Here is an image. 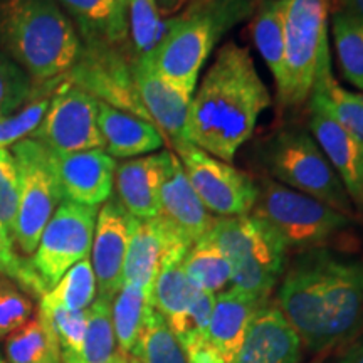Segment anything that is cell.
Masks as SVG:
<instances>
[{"instance_id": "1", "label": "cell", "mask_w": 363, "mask_h": 363, "mask_svg": "<svg viewBox=\"0 0 363 363\" xmlns=\"http://www.w3.org/2000/svg\"><path fill=\"white\" fill-rule=\"evenodd\" d=\"M276 301L301 343L325 352L363 323V261L328 247L301 251L286 264Z\"/></svg>"}, {"instance_id": "2", "label": "cell", "mask_w": 363, "mask_h": 363, "mask_svg": "<svg viewBox=\"0 0 363 363\" xmlns=\"http://www.w3.org/2000/svg\"><path fill=\"white\" fill-rule=\"evenodd\" d=\"M269 106L271 94L249 49L227 43L194 91L189 116L190 143L222 162H233Z\"/></svg>"}, {"instance_id": "3", "label": "cell", "mask_w": 363, "mask_h": 363, "mask_svg": "<svg viewBox=\"0 0 363 363\" xmlns=\"http://www.w3.org/2000/svg\"><path fill=\"white\" fill-rule=\"evenodd\" d=\"M0 51L43 86L71 71L81 39L54 0H0Z\"/></svg>"}, {"instance_id": "4", "label": "cell", "mask_w": 363, "mask_h": 363, "mask_svg": "<svg viewBox=\"0 0 363 363\" xmlns=\"http://www.w3.org/2000/svg\"><path fill=\"white\" fill-rule=\"evenodd\" d=\"M259 0H192L179 16L172 17L165 40L152 62L167 79L190 91L208 54L230 27L252 16Z\"/></svg>"}, {"instance_id": "5", "label": "cell", "mask_w": 363, "mask_h": 363, "mask_svg": "<svg viewBox=\"0 0 363 363\" xmlns=\"http://www.w3.org/2000/svg\"><path fill=\"white\" fill-rule=\"evenodd\" d=\"M328 0H284V72L276 88L283 110L299 108L330 78Z\"/></svg>"}, {"instance_id": "6", "label": "cell", "mask_w": 363, "mask_h": 363, "mask_svg": "<svg viewBox=\"0 0 363 363\" xmlns=\"http://www.w3.org/2000/svg\"><path fill=\"white\" fill-rule=\"evenodd\" d=\"M225 254L235 293L266 303L286 269L288 247L264 220L247 214L219 217L207 233Z\"/></svg>"}, {"instance_id": "7", "label": "cell", "mask_w": 363, "mask_h": 363, "mask_svg": "<svg viewBox=\"0 0 363 363\" xmlns=\"http://www.w3.org/2000/svg\"><path fill=\"white\" fill-rule=\"evenodd\" d=\"M262 160L284 187L315 197L342 214H350L352 199L308 130L281 128L266 142Z\"/></svg>"}, {"instance_id": "8", "label": "cell", "mask_w": 363, "mask_h": 363, "mask_svg": "<svg viewBox=\"0 0 363 363\" xmlns=\"http://www.w3.org/2000/svg\"><path fill=\"white\" fill-rule=\"evenodd\" d=\"M251 214L264 220L286 247L299 251L325 247L333 235L352 225L350 217L328 203L267 179L257 185Z\"/></svg>"}, {"instance_id": "9", "label": "cell", "mask_w": 363, "mask_h": 363, "mask_svg": "<svg viewBox=\"0 0 363 363\" xmlns=\"http://www.w3.org/2000/svg\"><path fill=\"white\" fill-rule=\"evenodd\" d=\"M11 152L19 172V211L12 240L21 256L30 257L65 197L57 179L56 157L43 143L24 138L11 147Z\"/></svg>"}, {"instance_id": "10", "label": "cell", "mask_w": 363, "mask_h": 363, "mask_svg": "<svg viewBox=\"0 0 363 363\" xmlns=\"http://www.w3.org/2000/svg\"><path fill=\"white\" fill-rule=\"evenodd\" d=\"M96 219L98 207L71 201L59 203L40 235L38 247L29 257V264L43 283L45 293L54 288L72 266L89 257Z\"/></svg>"}, {"instance_id": "11", "label": "cell", "mask_w": 363, "mask_h": 363, "mask_svg": "<svg viewBox=\"0 0 363 363\" xmlns=\"http://www.w3.org/2000/svg\"><path fill=\"white\" fill-rule=\"evenodd\" d=\"M99 101L69 81L59 83L45 116L30 135L54 155L104 148L98 125Z\"/></svg>"}, {"instance_id": "12", "label": "cell", "mask_w": 363, "mask_h": 363, "mask_svg": "<svg viewBox=\"0 0 363 363\" xmlns=\"http://www.w3.org/2000/svg\"><path fill=\"white\" fill-rule=\"evenodd\" d=\"M175 152L208 212L219 217L251 214L257 197V184L251 177L190 142L177 147Z\"/></svg>"}, {"instance_id": "13", "label": "cell", "mask_w": 363, "mask_h": 363, "mask_svg": "<svg viewBox=\"0 0 363 363\" xmlns=\"http://www.w3.org/2000/svg\"><path fill=\"white\" fill-rule=\"evenodd\" d=\"M66 76L69 83L89 93L98 101L150 121L136 93L131 61L125 49L81 45L78 61Z\"/></svg>"}, {"instance_id": "14", "label": "cell", "mask_w": 363, "mask_h": 363, "mask_svg": "<svg viewBox=\"0 0 363 363\" xmlns=\"http://www.w3.org/2000/svg\"><path fill=\"white\" fill-rule=\"evenodd\" d=\"M190 247L192 244L160 216L153 219L131 217L123 284H138L152 293L160 267L170 261H184Z\"/></svg>"}, {"instance_id": "15", "label": "cell", "mask_w": 363, "mask_h": 363, "mask_svg": "<svg viewBox=\"0 0 363 363\" xmlns=\"http://www.w3.org/2000/svg\"><path fill=\"white\" fill-rule=\"evenodd\" d=\"M131 71L136 93L150 121L174 148L189 143V116L194 91L167 79L150 61L131 62Z\"/></svg>"}, {"instance_id": "16", "label": "cell", "mask_w": 363, "mask_h": 363, "mask_svg": "<svg viewBox=\"0 0 363 363\" xmlns=\"http://www.w3.org/2000/svg\"><path fill=\"white\" fill-rule=\"evenodd\" d=\"M131 216L111 195L98 211L91 246V266L96 278L98 296L113 301L123 286V266L128 249Z\"/></svg>"}, {"instance_id": "17", "label": "cell", "mask_w": 363, "mask_h": 363, "mask_svg": "<svg viewBox=\"0 0 363 363\" xmlns=\"http://www.w3.org/2000/svg\"><path fill=\"white\" fill-rule=\"evenodd\" d=\"M54 157L65 201L98 207L111 197L118 163L106 150L94 148Z\"/></svg>"}, {"instance_id": "18", "label": "cell", "mask_w": 363, "mask_h": 363, "mask_svg": "<svg viewBox=\"0 0 363 363\" xmlns=\"http://www.w3.org/2000/svg\"><path fill=\"white\" fill-rule=\"evenodd\" d=\"M310 133L342 180L348 197L363 206V140L323 108L310 106Z\"/></svg>"}, {"instance_id": "19", "label": "cell", "mask_w": 363, "mask_h": 363, "mask_svg": "<svg viewBox=\"0 0 363 363\" xmlns=\"http://www.w3.org/2000/svg\"><path fill=\"white\" fill-rule=\"evenodd\" d=\"M301 340L278 305L262 303L254 313L233 363H298Z\"/></svg>"}, {"instance_id": "20", "label": "cell", "mask_w": 363, "mask_h": 363, "mask_svg": "<svg viewBox=\"0 0 363 363\" xmlns=\"http://www.w3.org/2000/svg\"><path fill=\"white\" fill-rule=\"evenodd\" d=\"M170 150L130 158L116 167V199L136 219H153L160 214V192L169 172Z\"/></svg>"}, {"instance_id": "21", "label": "cell", "mask_w": 363, "mask_h": 363, "mask_svg": "<svg viewBox=\"0 0 363 363\" xmlns=\"http://www.w3.org/2000/svg\"><path fill=\"white\" fill-rule=\"evenodd\" d=\"M74 26L84 48L128 51V0H54Z\"/></svg>"}, {"instance_id": "22", "label": "cell", "mask_w": 363, "mask_h": 363, "mask_svg": "<svg viewBox=\"0 0 363 363\" xmlns=\"http://www.w3.org/2000/svg\"><path fill=\"white\" fill-rule=\"evenodd\" d=\"M158 216L169 222L192 246L211 230L216 220L199 199V195L195 194L175 153L172 155L169 172H167L165 182L162 185L160 214Z\"/></svg>"}, {"instance_id": "23", "label": "cell", "mask_w": 363, "mask_h": 363, "mask_svg": "<svg viewBox=\"0 0 363 363\" xmlns=\"http://www.w3.org/2000/svg\"><path fill=\"white\" fill-rule=\"evenodd\" d=\"M98 125L104 150L113 158L143 157L162 148L163 136L152 121L99 101Z\"/></svg>"}, {"instance_id": "24", "label": "cell", "mask_w": 363, "mask_h": 363, "mask_svg": "<svg viewBox=\"0 0 363 363\" xmlns=\"http://www.w3.org/2000/svg\"><path fill=\"white\" fill-rule=\"evenodd\" d=\"M261 305L262 303L235 293L234 289H227L216 296L207 328V340L220 352L227 363L234 362L254 313Z\"/></svg>"}, {"instance_id": "25", "label": "cell", "mask_w": 363, "mask_h": 363, "mask_svg": "<svg viewBox=\"0 0 363 363\" xmlns=\"http://www.w3.org/2000/svg\"><path fill=\"white\" fill-rule=\"evenodd\" d=\"M249 30L278 88L284 72V0H259Z\"/></svg>"}, {"instance_id": "26", "label": "cell", "mask_w": 363, "mask_h": 363, "mask_svg": "<svg viewBox=\"0 0 363 363\" xmlns=\"http://www.w3.org/2000/svg\"><path fill=\"white\" fill-rule=\"evenodd\" d=\"M172 26L158 0H128V56L131 62L152 61Z\"/></svg>"}, {"instance_id": "27", "label": "cell", "mask_w": 363, "mask_h": 363, "mask_svg": "<svg viewBox=\"0 0 363 363\" xmlns=\"http://www.w3.org/2000/svg\"><path fill=\"white\" fill-rule=\"evenodd\" d=\"M4 342L9 363H62L56 335L39 310L24 328Z\"/></svg>"}, {"instance_id": "28", "label": "cell", "mask_w": 363, "mask_h": 363, "mask_svg": "<svg viewBox=\"0 0 363 363\" xmlns=\"http://www.w3.org/2000/svg\"><path fill=\"white\" fill-rule=\"evenodd\" d=\"M152 308V293L138 284H123L113 299L111 316L118 352L128 357L142 335Z\"/></svg>"}, {"instance_id": "29", "label": "cell", "mask_w": 363, "mask_h": 363, "mask_svg": "<svg viewBox=\"0 0 363 363\" xmlns=\"http://www.w3.org/2000/svg\"><path fill=\"white\" fill-rule=\"evenodd\" d=\"M182 266L195 288L212 294L222 291L233 278L225 254L207 234L189 249Z\"/></svg>"}, {"instance_id": "30", "label": "cell", "mask_w": 363, "mask_h": 363, "mask_svg": "<svg viewBox=\"0 0 363 363\" xmlns=\"http://www.w3.org/2000/svg\"><path fill=\"white\" fill-rule=\"evenodd\" d=\"M98 288L94 278L91 259L79 261L57 281L54 288L43 294L39 299V308L44 311L49 310H67L83 311L88 310L91 303L96 299Z\"/></svg>"}, {"instance_id": "31", "label": "cell", "mask_w": 363, "mask_h": 363, "mask_svg": "<svg viewBox=\"0 0 363 363\" xmlns=\"http://www.w3.org/2000/svg\"><path fill=\"white\" fill-rule=\"evenodd\" d=\"M128 358L131 363H190L179 338L153 306Z\"/></svg>"}, {"instance_id": "32", "label": "cell", "mask_w": 363, "mask_h": 363, "mask_svg": "<svg viewBox=\"0 0 363 363\" xmlns=\"http://www.w3.org/2000/svg\"><path fill=\"white\" fill-rule=\"evenodd\" d=\"M201 289L195 288L185 274L182 261L165 262L158 271L152 288V306L167 323L187 311Z\"/></svg>"}, {"instance_id": "33", "label": "cell", "mask_w": 363, "mask_h": 363, "mask_svg": "<svg viewBox=\"0 0 363 363\" xmlns=\"http://www.w3.org/2000/svg\"><path fill=\"white\" fill-rule=\"evenodd\" d=\"M331 34L343 78L363 89V22L338 11L331 19Z\"/></svg>"}, {"instance_id": "34", "label": "cell", "mask_w": 363, "mask_h": 363, "mask_svg": "<svg viewBox=\"0 0 363 363\" xmlns=\"http://www.w3.org/2000/svg\"><path fill=\"white\" fill-rule=\"evenodd\" d=\"M113 301L96 298L88 308V328L76 363H111L118 355V345L111 316Z\"/></svg>"}, {"instance_id": "35", "label": "cell", "mask_w": 363, "mask_h": 363, "mask_svg": "<svg viewBox=\"0 0 363 363\" xmlns=\"http://www.w3.org/2000/svg\"><path fill=\"white\" fill-rule=\"evenodd\" d=\"M310 106L323 108L338 123L363 140V96L343 89L333 76L321 81L311 93Z\"/></svg>"}, {"instance_id": "36", "label": "cell", "mask_w": 363, "mask_h": 363, "mask_svg": "<svg viewBox=\"0 0 363 363\" xmlns=\"http://www.w3.org/2000/svg\"><path fill=\"white\" fill-rule=\"evenodd\" d=\"M57 84L59 79L51 81L24 106H21L19 110L11 113V115L0 118V150L11 148L21 140L30 138V135L34 133L45 116V111H48Z\"/></svg>"}, {"instance_id": "37", "label": "cell", "mask_w": 363, "mask_h": 363, "mask_svg": "<svg viewBox=\"0 0 363 363\" xmlns=\"http://www.w3.org/2000/svg\"><path fill=\"white\" fill-rule=\"evenodd\" d=\"M51 325L56 335L59 348H61L62 363H76L86 337L88 328V310L67 311V310H49L44 311L38 308Z\"/></svg>"}, {"instance_id": "38", "label": "cell", "mask_w": 363, "mask_h": 363, "mask_svg": "<svg viewBox=\"0 0 363 363\" xmlns=\"http://www.w3.org/2000/svg\"><path fill=\"white\" fill-rule=\"evenodd\" d=\"M44 86L35 84L21 66L0 51V118L24 106Z\"/></svg>"}, {"instance_id": "39", "label": "cell", "mask_w": 363, "mask_h": 363, "mask_svg": "<svg viewBox=\"0 0 363 363\" xmlns=\"http://www.w3.org/2000/svg\"><path fill=\"white\" fill-rule=\"evenodd\" d=\"M0 276L13 281L29 296L40 299L45 293L43 283L29 264V257L17 252L11 234L0 224Z\"/></svg>"}, {"instance_id": "40", "label": "cell", "mask_w": 363, "mask_h": 363, "mask_svg": "<svg viewBox=\"0 0 363 363\" xmlns=\"http://www.w3.org/2000/svg\"><path fill=\"white\" fill-rule=\"evenodd\" d=\"M34 318V305L29 294L6 276H0V340L29 323Z\"/></svg>"}, {"instance_id": "41", "label": "cell", "mask_w": 363, "mask_h": 363, "mask_svg": "<svg viewBox=\"0 0 363 363\" xmlns=\"http://www.w3.org/2000/svg\"><path fill=\"white\" fill-rule=\"evenodd\" d=\"M216 294L207 291H199L187 308V311L182 313L179 318L170 321L169 326L179 338L182 347H189L195 340L207 337L208 321H211L212 308H214Z\"/></svg>"}, {"instance_id": "42", "label": "cell", "mask_w": 363, "mask_h": 363, "mask_svg": "<svg viewBox=\"0 0 363 363\" xmlns=\"http://www.w3.org/2000/svg\"><path fill=\"white\" fill-rule=\"evenodd\" d=\"M19 211V172L11 148L0 150V224L13 235Z\"/></svg>"}, {"instance_id": "43", "label": "cell", "mask_w": 363, "mask_h": 363, "mask_svg": "<svg viewBox=\"0 0 363 363\" xmlns=\"http://www.w3.org/2000/svg\"><path fill=\"white\" fill-rule=\"evenodd\" d=\"M187 353V358L190 363H227L220 352L208 342L207 337L195 340L189 347L184 348Z\"/></svg>"}, {"instance_id": "44", "label": "cell", "mask_w": 363, "mask_h": 363, "mask_svg": "<svg viewBox=\"0 0 363 363\" xmlns=\"http://www.w3.org/2000/svg\"><path fill=\"white\" fill-rule=\"evenodd\" d=\"M330 363H363V337L348 345L337 358Z\"/></svg>"}, {"instance_id": "45", "label": "cell", "mask_w": 363, "mask_h": 363, "mask_svg": "<svg viewBox=\"0 0 363 363\" xmlns=\"http://www.w3.org/2000/svg\"><path fill=\"white\" fill-rule=\"evenodd\" d=\"M111 363H131L130 358L123 355V353H118V355L115 357V360H113Z\"/></svg>"}, {"instance_id": "46", "label": "cell", "mask_w": 363, "mask_h": 363, "mask_svg": "<svg viewBox=\"0 0 363 363\" xmlns=\"http://www.w3.org/2000/svg\"><path fill=\"white\" fill-rule=\"evenodd\" d=\"M0 363H6V362H4V358H2V355H0Z\"/></svg>"}, {"instance_id": "47", "label": "cell", "mask_w": 363, "mask_h": 363, "mask_svg": "<svg viewBox=\"0 0 363 363\" xmlns=\"http://www.w3.org/2000/svg\"><path fill=\"white\" fill-rule=\"evenodd\" d=\"M185 2H192V0H185Z\"/></svg>"}, {"instance_id": "48", "label": "cell", "mask_w": 363, "mask_h": 363, "mask_svg": "<svg viewBox=\"0 0 363 363\" xmlns=\"http://www.w3.org/2000/svg\"><path fill=\"white\" fill-rule=\"evenodd\" d=\"M313 363H321V362H318V360H316V362H313Z\"/></svg>"}]
</instances>
